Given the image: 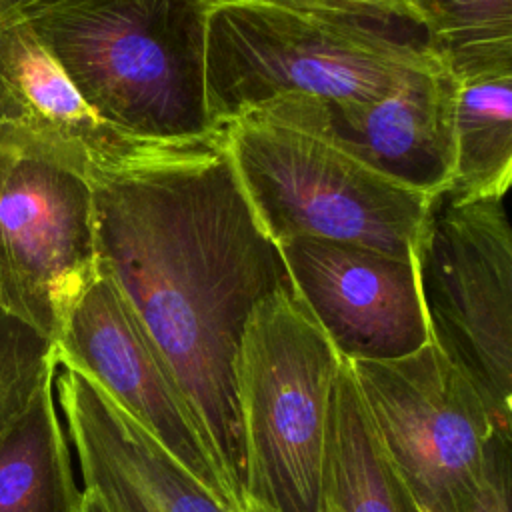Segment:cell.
<instances>
[{
    "label": "cell",
    "instance_id": "cell-1",
    "mask_svg": "<svg viewBox=\"0 0 512 512\" xmlns=\"http://www.w3.org/2000/svg\"><path fill=\"white\" fill-rule=\"evenodd\" d=\"M98 266L146 328L242 506L246 460L236 358L250 312L292 288L224 134L92 186Z\"/></svg>",
    "mask_w": 512,
    "mask_h": 512
},
{
    "label": "cell",
    "instance_id": "cell-2",
    "mask_svg": "<svg viewBox=\"0 0 512 512\" xmlns=\"http://www.w3.org/2000/svg\"><path fill=\"white\" fill-rule=\"evenodd\" d=\"M448 70L418 16L218 2L208 16L206 102L214 128L288 94L376 100Z\"/></svg>",
    "mask_w": 512,
    "mask_h": 512
},
{
    "label": "cell",
    "instance_id": "cell-3",
    "mask_svg": "<svg viewBox=\"0 0 512 512\" xmlns=\"http://www.w3.org/2000/svg\"><path fill=\"white\" fill-rule=\"evenodd\" d=\"M82 98L116 130L172 146L220 136L206 102L210 0H16Z\"/></svg>",
    "mask_w": 512,
    "mask_h": 512
},
{
    "label": "cell",
    "instance_id": "cell-4",
    "mask_svg": "<svg viewBox=\"0 0 512 512\" xmlns=\"http://www.w3.org/2000/svg\"><path fill=\"white\" fill-rule=\"evenodd\" d=\"M342 366L294 288L250 312L236 358L244 500L264 512H318L332 396Z\"/></svg>",
    "mask_w": 512,
    "mask_h": 512
},
{
    "label": "cell",
    "instance_id": "cell-5",
    "mask_svg": "<svg viewBox=\"0 0 512 512\" xmlns=\"http://www.w3.org/2000/svg\"><path fill=\"white\" fill-rule=\"evenodd\" d=\"M222 134L246 198L276 244L324 238L412 258L428 194L258 114L224 124Z\"/></svg>",
    "mask_w": 512,
    "mask_h": 512
},
{
    "label": "cell",
    "instance_id": "cell-6",
    "mask_svg": "<svg viewBox=\"0 0 512 512\" xmlns=\"http://www.w3.org/2000/svg\"><path fill=\"white\" fill-rule=\"evenodd\" d=\"M374 434L420 512H472L510 460V426L432 344L350 362Z\"/></svg>",
    "mask_w": 512,
    "mask_h": 512
},
{
    "label": "cell",
    "instance_id": "cell-7",
    "mask_svg": "<svg viewBox=\"0 0 512 512\" xmlns=\"http://www.w3.org/2000/svg\"><path fill=\"white\" fill-rule=\"evenodd\" d=\"M504 198L430 194L412 264L430 342L510 426L512 230Z\"/></svg>",
    "mask_w": 512,
    "mask_h": 512
},
{
    "label": "cell",
    "instance_id": "cell-8",
    "mask_svg": "<svg viewBox=\"0 0 512 512\" xmlns=\"http://www.w3.org/2000/svg\"><path fill=\"white\" fill-rule=\"evenodd\" d=\"M56 366L98 384L224 504L242 512L182 388L116 282L98 266L52 340Z\"/></svg>",
    "mask_w": 512,
    "mask_h": 512
},
{
    "label": "cell",
    "instance_id": "cell-9",
    "mask_svg": "<svg viewBox=\"0 0 512 512\" xmlns=\"http://www.w3.org/2000/svg\"><path fill=\"white\" fill-rule=\"evenodd\" d=\"M96 272L92 186L0 152V310L52 342Z\"/></svg>",
    "mask_w": 512,
    "mask_h": 512
},
{
    "label": "cell",
    "instance_id": "cell-10",
    "mask_svg": "<svg viewBox=\"0 0 512 512\" xmlns=\"http://www.w3.org/2000/svg\"><path fill=\"white\" fill-rule=\"evenodd\" d=\"M198 146V144H194ZM192 146L140 140L78 92L16 0H0V152L98 180Z\"/></svg>",
    "mask_w": 512,
    "mask_h": 512
},
{
    "label": "cell",
    "instance_id": "cell-11",
    "mask_svg": "<svg viewBox=\"0 0 512 512\" xmlns=\"http://www.w3.org/2000/svg\"><path fill=\"white\" fill-rule=\"evenodd\" d=\"M278 248L296 296L344 360H394L430 342L412 258L324 238Z\"/></svg>",
    "mask_w": 512,
    "mask_h": 512
},
{
    "label": "cell",
    "instance_id": "cell-12",
    "mask_svg": "<svg viewBox=\"0 0 512 512\" xmlns=\"http://www.w3.org/2000/svg\"><path fill=\"white\" fill-rule=\"evenodd\" d=\"M454 94L456 78L450 70H438L376 100L288 94L246 114L320 138L382 176L430 196L448 184L452 172Z\"/></svg>",
    "mask_w": 512,
    "mask_h": 512
},
{
    "label": "cell",
    "instance_id": "cell-13",
    "mask_svg": "<svg viewBox=\"0 0 512 512\" xmlns=\"http://www.w3.org/2000/svg\"><path fill=\"white\" fill-rule=\"evenodd\" d=\"M54 392L82 488L112 512H238L84 374L56 366Z\"/></svg>",
    "mask_w": 512,
    "mask_h": 512
},
{
    "label": "cell",
    "instance_id": "cell-14",
    "mask_svg": "<svg viewBox=\"0 0 512 512\" xmlns=\"http://www.w3.org/2000/svg\"><path fill=\"white\" fill-rule=\"evenodd\" d=\"M318 512H420L374 434L344 358L330 406Z\"/></svg>",
    "mask_w": 512,
    "mask_h": 512
},
{
    "label": "cell",
    "instance_id": "cell-15",
    "mask_svg": "<svg viewBox=\"0 0 512 512\" xmlns=\"http://www.w3.org/2000/svg\"><path fill=\"white\" fill-rule=\"evenodd\" d=\"M54 378L56 368L0 434V512H80Z\"/></svg>",
    "mask_w": 512,
    "mask_h": 512
},
{
    "label": "cell",
    "instance_id": "cell-16",
    "mask_svg": "<svg viewBox=\"0 0 512 512\" xmlns=\"http://www.w3.org/2000/svg\"><path fill=\"white\" fill-rule=\"evenodd\" d=\"M454 156L444 188L476 198L506 194L512 176V72L456 80Z\"/></svg>",
    "mask_w": 512,
    "mask_h": 512
},
{
    "label": "cell",
    "instance_id": "cell-17",
    "mask_svg": "<svg viewBox=\"0 0 512 512\" xmlns=\"http://www.w3.org/2000/svg\"><path fill=\"white\" fill-rule=\"evenodd\" d=\"M456 80L512 72V0H412Z\"/></svg>",
    "mask_w": 512,
    "mask_h": 512
},
{
    "label": "cell",
    "instance_id": "cell-18",
    "mask_svg": "<svg viewBox=\"0 0 512 512\" xmlns=\"http://www.w3.org/2000/svg\"><path fill=\"white\" fill-rule=\"evenodd\" d=\"M52 368V342L0 310V434L20 416Z\"/></svg>",
    "mask_w": 512,
    "mask_h": 512
},
{
    "label": "cell",
    "instance_id": "cell-19",
    "mask_svg": "<svg viewBox=\"0 0 512 512\" xmlns=\"http://www.w3.org/2000/svg\"><path fill=\"white\" fill-rule=\"evenodd\" d=\"M218 2H260V4H274V6L296 8V10H314V12L418 16L412 6V0H218Z\"/></svg>",
    "mask_w": 512,
    "mask_h": 512
},
{
    "label": "cell",
    "instance_id": "cell-20",
    "mask_svg": "<svg viewBox=\"0 0 512 512\" xmlns=\"http://www.w3.org/2000/svg\"><path fill=\"white\" fill-rule=\"evenodd\" d=\"M472 512H510V460L496 468Z\"/></svg>",
    "mask_w": 512,
    "mask_h": 512
},
{
    "label": "cell",
    "instance_id": "cell-21",
    "mask_svg": "<svg viewBox=\"0 0 512 512\" xmlns=\"http://www.w3.org/2000/svg\"><path fill=\"white\" fill-rule=\"evenodd\" d=\"M80 512H112V510L108 508V504L98 494H94L92 490H84L82 488Z\"/></svg>",
    "mask_w": 512,
    "mask_h": 512
},
{
    "label": "cell",
    "instance_id": "cell-22",
    "mask_svg": "<svg viewBox=\"0 0 512 512\" xmlns=\"http://www.w3.org/2000/svg\"><path fill=\"white\" fill-rule=\"evenodd\" d=\"M244 512H264V510H262V508H258V506H254V504H246Z\"/></svg>",
    "mask_w": 512,
    "mask_h": 512
},
{
    "label": "cell",
    "instance_id": "cell-23",
    "mask_svg": "<svg viewBox=\"0 0 512 512\" xmlns=\"http://www.w3.org/2000/svg\"><path fill=\"white\" fill-rule=\"evenodd\" d=\"M216 2H218V0H210V4H212V6H214V4H216Z\"/></svg>",
    "mask_w": 512,
    "mask_h": 512
}]
</instances>
